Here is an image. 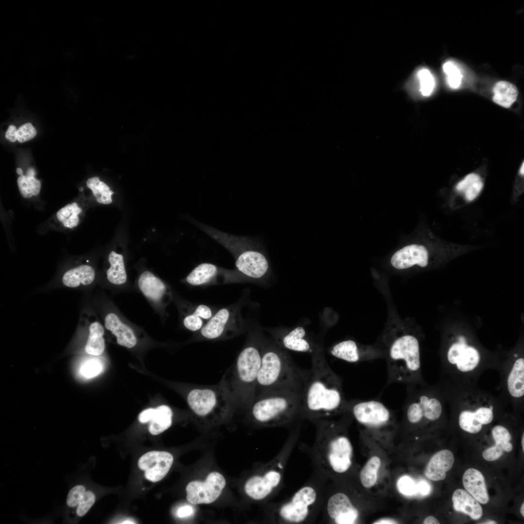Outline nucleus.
<instances>
[{
	"instance_id": "obj_1",
	"label": "nucleus",
	"mask_w": 524,
	"mask_h": 524,
	"mask_svg": "<svg viewBox=\"0 0 524 524\" xmlns=\"http://www.w3.org/2000/svg\"><path fill=\"white\" fill-rule=\"evenodd\" d=\"M311 366L302 391V417L310 422L346 412L341 377L328 364L322 347L311 354Z\"/></svg>"
},
{
	"instance_id": "obj_2",
	"label": "nucleus",
	"mask_w": 524,
	"mask_h": 524,
	"mask_svg": "<svg viewBox=\"0 0 524 524\" xmlns=\"http://www.w3.org/2000/svg\"><path fill=\"white\" fill-rule=\"evenodd\" d=\"M311 422L315 427V436L307 452L314 472L327 479L346 473L352 464L353 448L343 424L329 418Z\"/></svg>"
},
{
	"instance_id": "obj_3",
	"label": "nucleus",
	"mask_w": 524,
	"mask_h": 524,
	"mask_svg": "<svg viewBox=\"0 0 524 524\" xmlns=\"http://www.w3.org/2000/svg\"><path fill=\"white\" fill-rule=\"evenodd\" d=\"M308 373V370L296 365L285 349L274 341L262 339L255 398L282 389L302 391Z\"/></svg>"
},
{
	"instance_id": "obj_4",
	"label": "nucleus",
	"mask_w": 524,
	"mask_h": 524,
	"mask_svg": "<svg viewBox=\"0 0 524 524\" xmlns=\"http://www.w3.org/2000/svg\"><path fill=\"white\" fill-rule=\"evenodd\" d=\"M262 339L259 336H252L219 381L230 396L236 409L247 410L255 399L261 364Z\"/></svg>"
},
{
	"instance_id": "obj_5",
	"label": "nucleus",
	"mask_w": 524,
	"mask_h": 524,
	"mask_svg": "<svg viewBox=\"0 0 524 524\" xmlns=\"http://www.w3.org/2000/svg\"><path fill=\"white\" fill-rule=\"evenodd\" d=\"M250 420L262 427L295 426L302 422V391L282 389L256 397L247 410Z\"/></svg>"
},
{
	"instance_id": "obj_6",
	"label": "nucleus",
	"mask_w": 524,
	"mask_h": 524,
	"mask_svg": "<svg viewBox=\"0 0 524 524\" xmlns=\"http://www.w3.org/2000/svg\"><path fill=\"white\" fill-rule=\"evenodd\" d=\"M387 362V385L402 383L406 385L424 382L422 376L419 342L408 333L388 335L384 339Z\"/></svg>"
},
{
	"instance_id": "obj_7",
	"label": "nucleus",
	"mask_w": 524,
	"mask_h": 524,
	"mask_svg": "<svg viewBox=\"0 0 524 524\" xmlns=\"http://www.w3.org/2000/svg\"><path fill=\"white\" fill-rule=\"evenodd\" d=\"M327 479L313 472L293 495L274 507L275 522L282 524L314 523L321 514Z\"/></svg>"
},
{
	"instance_id": "obj_8",
	"label": "nucleus",
	"mask_w": 524,
	"mask_h": 524,
	"mask_svg": "<svg viewBox=\"0 0 524 524\" xmlns=\"http://www.w3.org/2000/svg\"><path fill=\"white\" fill-rule=\"evenodd\" d=\"M186 400L200 424L208 427L226 422L236 409L230 396L220 382L194 386L187 393Z\"/></svg>"
},
{
	"instance_id": "obj_9",
	"label": "nucleus",
	"mask_w": 524,
	"mask_h": 524,
	"mask_svg": "<svg viewBox=\"0 0 524 524\" xmlns=\"http://www.w3.org/2000/svg\"><path fill=\"white\" fill-rule=\"evenodd\" d=\"M203 229L232 252L236 267L241 274L255 280L262 279L268 275L270 267L266 256L251 241L214 229Z\"/></svg>"
},
{
	"instance_id": "obj_10",
	"label": "nucleus",
	"mask_w": 524,
	"mask_h": 524,
	"mask_svg": "<svg viewBox=\"0 0 524 524\" xmlns=\"http://www.w3.org/2000/svg\"><path fill=\"white\" fill-rule=\"evenodd\" d=\"M298 441L295 435H289L273 460L264 469L246 481L245 491L250 498L258 501L263 500L281 487L284 483L286 467Z\"/></svg>"
},
{
	"instance_id": "obj_11",
	"label": "nucleus",
	"mask_w": 524,
	"mask_h": 524,
	"mask_svg": "<svg viewBox=\"0 0 524 524\" xmlns=\"http://www.w3.org/2000/svg\"><path fill=\"white\" fill-rule=\"evenodd\" d=\"M479 351L470 345L464 336H459L457 341L449 346L443 367L459 377L463 379L475 375L482 367Z\"/></svg>"
},
{
	"instance_id": "obj_12",
	"label": "nucleus",
	"mask_w": 524,
	"mask_h": 524,
	"mask_svg": "<svg viewBox=\"0 0 524 524\" xmlns=\"http://www.w3.org/2000/svg\"><path fill=\"white\" fill-rule=\"evenodd\" d=\"M321 514V523L353 524L357 522L359 512L349 496L338 491L330 494L325 493Z\"/></svg>"
},
{
	"instance_id": "obj_13",
	"label": "nucleus",
	"mask_w": 524,
	"mask_h": 524,
	"mask_svg": "<svg viewBox=\"0 0 524 524\" xmlns=\"http://www.w3.org/2000/svg\"><path fill=\"white\" fill-rule=\"evenodd\" d=\"M223 475L217 472L210 473L204 481L194 480L186 487V499L191 504H211L220 495L226 486Z\"/></svg>"
},
{
	"instance_id": "obj_14",
	"label": "nucleus",
	"mask_w": 524,
	"mask_h": 524,
	"mask_svg": "<svg viewBox=\"0 0 524 524\" xmlns=\"http://www.w3.org/2000/svg\"><path fill=\"white\" fill-rule=\"evenodd\" d=\"M171 454L165 451L147 452L139 459V468L145 472V477L152 482L163 479L168 473L173 462Z\"/></svg>"
},
{
	"instance_id": "obj_15",
	"label": "nucleus",
	"mask_w": 524,
	"mask_h": 524,
	"mask_svg": "<svg viewBox=\"0 0 524 524\" xmlns=\"http://www.w3.org/2000/svg\"><path fill=\"white\" fill-rule=\"evenodd\" d=\"M233 314L229 308L219 310L200 329V338L216 340L235 335L236 330L231 323Z\"/></svg>"
},
{
	"instance_id": "obj_16",
	"label": "nucleus",
	"mask_w": 524,
	"mask_h": 524,
	"mask_svg": "<svg viewBox=\"0 0 524 524\" xmlns=\"http://www.w3.org/2000/svg\"><path fill=\"white\" fill-rule=\"evenodd\" d=\"M333 356L348 362H359L384 357L380 350L360 348L353 340H347L334 344L330 349Z\"/></svg>"
},
{
	"instance_id": "obj_17",
	"label": "nucleus",
	"mask_w": 524,
	"mask_h": 524,
	"mask_svg": "<svg viewBox=\"0 0 524 524\" xmlns=\"http://www.w3.org/2000/svg\"><path fill=\"white\" fill-rule=\"evenodd\" d=\"M273 336V341L284 349L312 354L318 345L310 339L305 328L300 326L274 333Z\"/></svg>"
},
{
	"instance_id": "obj_18",
	"label": "nucleus",
	"mask_w": 524,
	"mask_h": 524,
	"mask_svg": "<svg viewBox=\"0 0 524 524\" xmlns=\"http://www.w3.org/2000/svg\"><path fill=\"white\" fill-rule=\"evenodd\" d=\"M428 252L423 246L411 245L395 252L391 260L392 265L398 269H403L418 264L425 267L428 264Z\"/></svg>"
},
{
	"instance_id": "obj_19",
	"label": "nucleus",
	"mask_w": 524,
	"mask_h": 524,
	"mask_svg": "<svg viewBox=\"0 0 524 524\" xmlns=\"http://www.w3.org/2000/svg\"><path fill=\"white\" fill-rule=\"evenodd\" d=\"M507 393L513 401L522 400L524 395V359L518 357L509 365L506 377Z\"/></svg>"
},
{
	"instance_id": "obj_20",
	"label": "nucleus",
	"mask_w": 524,
	"mask_h": 524,
	"mask_svg": "<svg viewBox=\"0 0 524 524\" xmlns=\"http://www.w3.org/2000/svg\"><path fill=\"white\" fill-rule=\"evenodd\" d=\"M454 462L453 453L447 449L438 452L428 462L425 475L429 479L438 481L444 479L446 473L451 469Z\"/></svg>"
},
{
	"instance_id": "obj_21",
	"label": "nucleus",
	"mask_w": 524,
	"mask_h": 524,
	"mask_svg": "<svg viewBox=\"0 0 524 524\" xmlns=\"http://www.w3.org/2000/svg\"><path fill=\"white\" fill-rule=\"evenodd\" d=\"M465 490L479 503L486 504L489 501L487 485L483 474L475 468L465 471L462 477Z\"/></svg>"
},
{
	"instance_id": "obj_22",
	"label": "nucleus",
	"mask_w": 524,
	"mask_h": 524,
	"mask_svg": "<svg viewBox=\"0 0 524 524\" xmlns=\"http://www.w3.org/2000/svg\"><path fill=\"white\" fill-rule=\"evenodd\" d=\"M105 326L116 337L117 343L119 345L129 348L136 345L137 340L132 330L122 323L115 314L110 313L106 316Z\"/></svg>"
},
{
	"instance_id": "obj_23",
	"label": "nucleus",
	"mask_w": 524,
	"mask_h": 524,
	"mask_svg": "<svg viewBox=\"0 0 524 524\" xmlns=\"http://www.w3.org/2000/svg\"><path fill=\"white\" fill-rule=\"evenodd\" d=\"M453 508L455 511L469 515L477 520L482 516L483 510L479 502L466 490L458 489L452 495Z\"/></svg>"
},
{
	"instance_id": "obj_24",
	"label": "nucleus",
	"mask_w": 524,
	"mask_h": 524,
	"mask_svg": "<svg viewBox=\"0 0 524 524\" xmlns=\"http://www.w3.org/2000/svg\"><path fill=\"white\" fill-rule=\"evenodd\" d=\"M95 278V272L88 265H81L66 271L62 278L63 284L66 287L76 288L81 285L92 283Z\"/></svg>"
},
{
	"instance_id": "obj_25",
	"label": "nucleus",
	"mask_w": 524,
	"mask_h": 524,
	"mask_svg": "<svg viewBox=\"0 0 524 524\" xmlns=\"http://www.w3.org/2000/svg\"><path fill=\"white\" fill-rule=\"evenodd\" d=\"M138 284L143 294L155 301L160 300L166 290L164 283L149 271H145L140 276Z\"/></svg>"
},
{
	"instance_id": "obj_26",
	"label": "nucleus",
	"mask_w": 524,
	"mask_h": 524,
	"mask_svg": "<svg viewBox=\"0 0 524 524\" xmlns=\"http://www.w3.org/2000/svg\"><path fill=\"white\" fill-rule=\"evenodd\" d=\"M493 100L497 104L509 108L516 100L518 91L512 83L507 81L497 82L493 88Z\"/></svg>"
},
{
	"instance_id": "obj_27",
	"label": "nucleus",
	"mask_w": 524,
	"mask_h": 524,
	"mask_svg": "<svg viewBox=\"0 0 524 524\" xmlns=\"http://www.w3.org/2000/svg\"><path fill=\"white\" fill-rule=\"evenodd\" d=\"M173 412L166 405H162L155 409L148 430L153 435H158L167 429L172 424Z\"/></svg>"
},
{
	"instance_id": "obj_28",
	"label": "nucleus",
	"mask_w": 524,
	"mask_h": 524,
	"mask_svg": "<svg viewBox=\"0 0 524 524\" xmlns=\"http://www.w3.org/2000/svg\"><path fill=\"white\" fill-rule=\"evenodd\" d=\"M89 331L85 350L88 354L93 356L99 355L103 352L105 349V343L103 337L104 328L99 323L95 322L90 325Z\"/></svg>"
},
{
	"instance_id": "obj_29",
	"label": "nucleus",
	"mask_w": 524,
	"mask_h": 524,
	"mask_svg": "<svg viewBox=\"0 0 524 524\" xmlns=\"http://www.w3.org/2000/svg\"><path fill=\"white\" fill-rule=\"evenodd\" d=\"M218 267L210 263H202L195 267L187 276L186 281L190 285L199 286L208 283L217 274Z\"/></svg>"
},
{
	"instance_id": "obj_30",
	"label": "nucleus",
	"mask_w": 524,
	"mask_h": 524,
	"mask_svg": "<svg viewBox=\"0 0 524 524\" xmlns=\"http://www.w3.org/2000/svg\"><path fill=\"white\" fill-rule=\"evenodd\" d=\"M110 267L107 271V278L110 282L120 285L126 282L127 275L125 269L123 257L114 251H111L108 256Z\"/></svg>"
},
{
	"instance_id": "obj_31",
	"label": "nucleus",
	"mask_w": 524,
	"mask_h": 524,
	"mask_svg": "<svg viewBox=\"0 0 524 524\" xmlns=\"http://www.w3.org/2000/svg\"><path fill=\"white\" fill-rule=\"evenodd\" d=\"M35 173L34 169L30 168L27 170L26 175H20L17 179L20 193L25 198L36 196L40 192L41 183L34 178Z\"/></svg>"
},
{
	"instance_id": "obj_32",
	"label": "nucleus",
	"mask_w": 524,
	"mask_h": 524,
	"mask_svg": "<svg viewBox=\"0 0 524 524\" xmlns=\"http://www.w3.org/2000/svg\"><path fill=\"white\" fill-rule=\"evenodd\" d=\"M86 185L92 190L98 202L109 204L112 202V195L114 192L106 183L100 181L98 177L89 178L86 181Z\"/></svg>"
},
{
	"instance_id": "obj_33",
	"label": "nucleus",
	"mask_w": 524,
	"mask_h": 524,
	"mask_svg": "<svg viewBox=\"0 0 524 524\" xmlns=\"http://www.w3.org/2000/svg\"><path fill=\"white\" fill-rule=\"evenodd\" d=\"M81 212L82 209L79 207L77 203L73 202L60 209L57 212L56 216L65 227L73 228L78 225L79 222L78 215Z\"/></svg>"
},
{
	"instance_id": "obj_34",
	"label": "nucleus",
	"mask_w": 524,
	"mask_h": 524,
	"mask_svg": "<svg viewBox=\"0 0 524 524\" xmlns=\"http://www.w3.org/2000/svg\"><path fill=\"white\" fill-rule=\"evenodd\" d=\"M380 460L377 457L371 458L360 471V477L361 484L366 488L374 486L377 479V472Z\"/></svg>"
},
{
	"instance_id": "obj_35",
	"label": "nucleus",
	"mask_w": 524,
	"mask_h": 524,
	"mask_svg": "<svg viewBox=\"0 0 524 524\" xmlns=\"http://www.w3.org/2000/svg\"><path fill=\"white\" fill-rule=\"evenodd\" d=\"M417 77L422 95L426 97L430 96L435 85V80L432 74L427 69L423 68L418 71Z\"/></svg>"
},
{
	"instance_id": "obj_36",
	"label": "nucleus",
	"mask_w": 524,
	"mask_h": 524,
	"mask_svg": "<svg viewBox=\"0 0 524 524\" xmlns=\"http://www.w3.org/2000/svg\"><path fill=\"white\" fill-rule=\"evenodd\" d=\"M443 70L446 75V80L449 86L453 89L458 88L462 78L460 70L451 61L446 62L443 64Z\"/></svg>"
},
{
	"instance_id": "obj_37",
	"label": "nucleus",
	"mask_w": 524,
	"mask_h": 524,
	"mask_svg": "<svg viewBox=\"0 0 524 524\" xmlns=\"http://www.w3.org/2000/svg\"><path fill=\"white\" fill-rule=\"evenodd\" d=\"M397 487L404 495L412 496L417 494V482L409 476H401L397 481Z\"/></svg>"
},
{
	"instance_id": "obj_38",
	"label": "nucleus",
	"mask_w": 524,
	"mask_h": 524,
	"mask_svg": "<svg viewBox=\"0 0 524 524\" xmlns=\"http://www.w3.org/2000/svg\"><path fill=\"white\" fill-rule=\"evenodd\" d=\"M103 368L101 362L97 359H90L83 363L81 368L82 375L87 378L98 375Z\"/></svg>"
},
{
	"instance_id": "obj_39",
	"label": "nucleus",
	"mask_w": 524,
	"mask_h": 524,
	"mask_svg": "<svg viewBox=\"0 0 524 524\" xmlns=\"http://www.w3.org/2000/svg\"><path fill=\"white\" fill-rule=\"evenodd\" d=\"M96 500L95 494L91 491H86L79 504L76 508V513L79 517L85 515L94 505Z\"/></svg>"
},
{
	"instance_id": "obj_40",
	"label": "nucleus",
	"mask_w": 524,
	"mask_h": 524,
	"mask_svg": "<svg viewBox=\"0 0 524 524\" xmlns=\"http://www.w3.org/2000/svg\"><path fill=\"white\" fill-rule=\"evenodd\" d=\"M85 491V487L82 485H77L72 488L69 491L66 498L67 506L72 508H76Z\"/></svg>"
},
{
	"instance_id": "obj_41",
	"label": "nucleus",
	"mask_w": 524,
	"mask_h": 524,
	"mask_svg": "<svg viewBox=\"0 0 524 524\" xmlns=\"http://www.w3.org/2000/svg\"><path fill=\"white\" fill-rule=\"evenodd\" d=\"M491 435L495 443L503 444L510 442L511 435L508 430L501 425H496L491 429Z\"/></svg>"
},
{
	"instance_id": "obj_42",
	"label": "nucleus",
	"mask_w": 524,
	"mask_h": 524,
	"mask_svg": "<svg viewBox=\"0 0 524 524\" xmlns=\"http://www.w3.org/2000/svg\"><path fill=\"white\" fill-rule=\"evenodd\" d=\"M36 133V130L31 123H25L20 126L17 130V140L19 143L25 142L33 138Z\"/></svg>"
},
{
	"instance_id": "obj_43",
	"label": "nucleus",
	"mask_w": 524,
	"mask_h": 524,
	"mask_svg": "<svg viewBox=\"0 0 524 524\" xmlns=\"http://www.w3.org/2000/svg\"><path fill=\"white\" fill-rule=\"evenodd\" d=\"M183 325L188 329L196 331L202 328L203 327V322L202 319L194 311L193 313L186 316L184 318Z\"/></svg>"
},
{
	"instance_id": "obj_44",
	"label": "nucleus",
	"mask_w": 524,
	"mask_h": 524,
	"mask_svg": "<svg viewBox=\"0 0 524 524\" xmlns=\"http://www.w3.org/2000/svg\"><path fill=\"white\" fill-rule=\"evenodd\" d=\"M503 452L502 444L495 443L494 446L485 450L482 453V457L487 461H495L502 456Z\"/></svg>"
},
{
	"instance_id": "obj_45",
	"label": "nucleus",
	"mask_w": 524,
	"mask_h": 524,
	"mask_svg": "<svg viewBox=\"0 0 524 524\" xmlns=\"http://www.w3.org/2000/svg\"><path fill=\"white\" fill-rule=\"evenodd\" d=\"M483 186V184L481 180L470 184L464 191L467 200L471 201L474 199L479 194Z\"/></svg>"
},
{
	"instance_id": "obj_46",
	"label": "nucleus",
	"mask_w": 524,
	"mask_h": 524,
	"mask_svg": "<svg viewBox=\"0 0 524 524\" xmlns=\"http://www.w3.org/2000/svg\"><path fill=\"white\" fill-rule=\"evenodd\" d=\"M479 180L481 179L478 175L474 173L470 174L457 184V190L460 192H463L470 184Z\"/></svg>"
},
{
	"instance_id": "obj_47",
	"label": "nucleus",
	"mask_w": 524,
	"mask_h": 524,
	"mask_svg": "<svg viewBox=\"0 0 524 524\" xmlns=\"http://www.w3.org/2000/svg\"><path fill=\"white\" fill-rule=\"evenodd\" d=\"M195 311L203 319H210L213 316L211 309L205 305L201 304L197 306Z\"/></svg>"
},
{
	"instance_id": "obj_48",
	"label": "nucleus",
	"mask_w": 524,
	"mask_h": 524,
	"mask_svg": "<svg viewBox=\"0 0 524 524\" xmlns=\"http://www.w3.org/2000/svg\"><path fill=\"white\" fill-rule=\"evenodd\" d=\"M417 494L422 496H426L430 493L431 487L426 481L421 480L417 482Z\"/></svg>"
},
{
	"instance_id": "obj_49",
	"label": "nucleus",
	"mask_w": 524,
	"mask_h": 524,
	"mask_svg": "<svg viewBox=\"0 0 524 524\" xmlns=\"http://www.w3.org/2000/svg\"><path fill=\"white\" fill-rule=\"evenodd\" d=\"M195 512L194 508L189 505H186L180 507L177 511V515L179 518L189 517L193 515Z\"/></svg>"
},
{
	"instance_id": "obj_50",
	"label": "nucleus",
	"mask_w": 524,
	"mask_h": 524,
	"mask_svg": "<svg viewBox=\"0 0 524 524\" xmlns=\"http://www.w3.org/2000/svg\"><path fill=\"white\" fill-rule=\"evenodd\" d=\"M155 409L149 408L141 412L138 416L139 421L142 423L150 422L152 418Z\"/></svg>"
},
{
	"instance_id": "obj_51",
	"label": "nucleus",
	"mask_w": 524,
	"mask_h": 524,
	"mask_svg": "<svg viewBox=\"0 0 524 524\" xmlns=\"http://www.w3.org/2000/svg\"><path fill=\"white\" fill-rule=\"evenodd\" d=\"M16 128L13 125H10L5 133V138L11 142H15L17 140Z\"/></svg>"
},
{
	"instance_id": "obj_52",
	"label": "nucleus",
	"mask_w": 524,
	"mask_h": 524,
	"mask_svg": "<svg viewBox=\"0 0 524 524\" xmlns=\"http://www.w3.org/2000/svg\"><path fill=\"white\" fill-rule=\"evenodd\" d=\"M424 524H439L438 520L434 517L429 516L425 518L423 522Z\"/></svg>"
},
{
	"instance_id": "obj_53",
	"label": "nucleus",
	"mask_w": 524,
	"mask_h": 524,
	"mask_svg": "<svg viewBox=\"0 0 524 524\" xmlns=\"http://www.w3.org/2000/svg\"><path fill=\"white\" fill-rule=\"evenodd\" d=\"M396 523H396V521H394L393 520H392V519H380V520H379L375 522V523H374V524H396Z\"/></svg>"
},
{
	"instance_id": "obj_54",
	"label": "nucleus",
	"mask_w": 524,
	"mask_h": 524,
	"mask_svg": "<svg viewBox=\"0 0 524 524\" xmlns=\"http://www.w3.org/2000/svg\"><path fill=\"white\" fill-rule=\"evenodd\" d=\"M504 451L509 452L512 450L513 445L509 442L502 445Z\"/></svg>"
},
{
	"instance_id": "obj_55",
	"label": "nucleus",
	"mask_w": 524,
	"mask_h": 524,
	"mask_svg": "<svg viewBox=\"0 0 524 524\" xmlns=\"http://www.w3.org/2000/svg\"><path fill=\"white\" fill-rule=\"evenodd\" d=\"M521 444L523 452H524V433H523L521 439Z\"/></svg>"
},
{
	"instance_id": "obj_56",
	"label": "nucleus",
	"mask_w": 524,
	"mask_h": 524,
	"mask_svg": "<svg viewBox=\"0 0 524 524\" xmlns=\"http://www.w3.org/2000/svg\"><path fill=\"white\" fill-rule=\"evenodd\" d=\"M520 512L522 515L524 517V503H523L521 507Z\"/></svg>"
},
{
	"instance_id": "obj_57",
	"label": "nucleus",
	"mask_w": 524,
	"mask_h": 524,
	"mask_svg": "<svg viewBox=\"0 0 524 524\" xmlns=\"http://www.w3.org/2000/svg\"><path fill=\"white\" fill-rule=\"evenodd\" d=\"M16 173H17L18 174H19V175L20 176V175H23V172H22V169H21V168H17V169H16Z\"/></svg>"
},
{
	"instance_id": "obj_58",
	"label": "nucleus",
	"mask_w": 524,
	"mask_h": 524,
	"mask_svg": "<svg viewBox=\"0 0 524 524\" xmlns=\"http://www.w3.org/2000/svg\"><path fill=\"white\" fill-rule=\"evenodd\" d=\"M482 524H497V523L494 521H491H491H488L485 522L483 523Z\"/></svg>"
},
{
	"instance_id": "obj_59",
	"label": "nucleus",
	"mask_w": 524,
	"mask_h": 524,
	"mask_svg": "<svg viewBox=\"0 0 524 524\" xmlns=\"http://www.w3.org/2000/svg\"><path fill=\"white\" fill-rule=\"evenodd\" d=\"M524 162H523V164L522 165V166H521V167L520 168V172L521 174L523 175H524Z\"/></svg>"
},
{
	"instance_id": "obj_60",
	"label": "nucleus",
	"mask_w": 524,
	"mask_h": 524,
	"mask_svg": "<svg viewBox=\"0 0 524 524\" xmlns=\"http://www.w3.org/2000/svg\"><path fill=\"white\" fill-rule=\"evenodd\" d=\"M122 524H134V523L131 521H125L123 522Z\"/></svg>"
}]
</instances>
